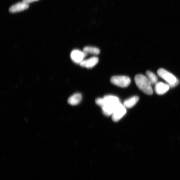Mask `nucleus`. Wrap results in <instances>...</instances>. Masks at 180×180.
I'll return each instance as SVG.
<instances>
[{"mask_svg":"<svg viewBox=\"0 0 180 180\" xmlns=\"http://www.w3.org/2000/svg\"><path fill=\"white\" fill-rule=\"evenodd\" d=\"M29 7L28 3L23 2H20L14 4L9 9V11L11 13L17 12L26 10Z\"/></svg>","mask_w":180,"mask_h":180,"instance_id":"8","label":"nucleus"},{"mask_svg":"<svg viewBox=\"0 0 180 180\" xmlns=\"http://www.w3.org/2000/svg\"><path fill=\"white\" fill-rule=\"evenodd\" d=\"M147 79L152 85H155L158 82V78L153 72L150 71H147L146 73Z\"/></svg>","mask_w":180,"mask_h":180,"instance_id":"12","label":"nucleus"},{"mask_svg":"<svg viewBox=\"0 0 180 180\" xmlns=\"http://www.w3.org/2000/svg\"><path fill=\"white\" fill-rule=\"evenodd\" d=\"M126 113V109L121 103L116 106L112 114V119L114 122H118L122 119Z\"/></svg>","mask_w":180,"mask_h":180,"instance_id":"5","label":"nucleus"},{"mask_svg":"<svg viewBox=\"0 0 180 180\" xmlns=\"http://www.w3.org/2000/svg\"><path fill=\"white\" fill-rule=\"evenodd\" d=\"M99 62V58L96 57H92L88 59L84 60L80 64V66L88 69L94 67Z\"/></svg>","mask_w":180,"mask_h":180,"instance_id":"9","label":"nucleus"},{"mask_svg":"<svg viewBox=\"0 0 180 180\" xmlns=\"http://www.w3.org/2000/svg\"><path fill=\"white\" fill-rule=\"evenodd\" d=\"M157 73L160 77L167 82L170 88H173L179 84V80L176 76L164 69H159Z\"/></svg>","mask_w":180,"mask_h":180,"instance_id":"3","label":"nucleus"},{"mask_svg":"<svg viewBox=\"0 0 180 180\" xmlns=\"http://www.w3.org/2000/svg\"><path fill=\"white\" fill-rule=\"evenodd\" d=\"M38 1L39 0H22V2L28 4Z\"/></svg>","mask_w":180,"mask_h":180,"instance_id":"14","label":"nucleus"},{"mask_svg":"<svg viewBox=\"0 0 180 180\" xmlns=\"http://www.w3.org/2000/svg\"><path fill=\"white\" fill-rule=\"evenodd\" d=\"M112 84L121 87L129 86L131 82L130 78L126 76H114L110 79Z\"/></svg>","mask_w":180,"mask_h":180,"instance_id":"4","label":"nucleus"},{"mask_svg":"<svg viewBox=\"0 0 180 180\" xmlns=\"http://www.w3.org/2000/svg\"><path fill=\"white\" fill-rule=\"evenodd\" d=\"M87 55V53L84 51L75 50L73 51L71 53V57L72 60L76 64H80L84 60Z\"/></svg>","mask_w":180,"mask_h":180,"instance_id":"6","label":"nucleus"},{"mask_svg":"<svg viewBox=\"0 0 180 180\" xmlns=\"http://www.w3.org/2000/svg\"><path fill=\"white\" fill-rule=\"evenodd\" d=\"M134 81L138 88L144 93L148 95L153 94V92L152 85L146 76L143 75H138L135 76Z\"/></svg>","mask_w":180,"mask_h":180,"instance_id":"2","label":"nucleus"},{"mask_svg":"<svg viewBox=\"0 0 180 180\" xmlns=\"http://www.w3.org/2000/svg\"><path fill=\"white\" fill-rule=\"evenodd\" d=\"M170 87L167 84L162 82H158L155 85V91L157 94L162 95L165 94L168 91Z\"/></svg>","mask_w":180,"mask_h":180,"instance_id":"7","label":"nucleus"},{"mask_svg":"<svg viewBox=\"0 0 180 180\" xmlns=\"http://www.w3.org/2000/svg\"><path fill=\"white\" fill-rule=\"evenodd\" d=\"M139 100V98L138 96H134L124 101L123 105L126 108H131L137 104Z\"/></svg>","mask_w":180,"mask_h":180,"instance_id":"11","label":"nucleus"},{"mask_svg":"<svg viewBox=\"0 0 180 180\" xmlns=\"http://www.w3.org/2000/svg\"><path fill=\"white\" fill-rule=\"evenodd\" d=\"M82 96L80 93H76L73 95L68 99V103L72 105L79 104L81 100Z\"/></svg>","mask_w":180,"mask_h":180,"instance_id":"10","label":"nucleus"},{"mask_svg":"<svg viewBox=\"0 0 180 180\" xmlns=\"http://www.w3.org/2000/svg\"><path fill=\"white\" fill-rule=\"evenodd\" d=\"M95 103L101 107L103 112L106 116H111L113 112L120 102L118 97L113 95H107L103 98L96 100Z\"/></svg>","mask_w":180,"mask_h":180,"instance_id":"1","label":"nucleus"},{"mask_svg":"<svg viewBox=\"0 0 180 180\" xmlns=\"http://www.w3.org/2000/svg\"><path fill=\"white\" fill-rule=\"evenodd\" d=\"M83 51L86 53H90L94 55H98L100 52V50L98 48L92 46H86L83 49Z\"/></svg>","mask_w":180,"mask_h":180,"instance_id":"13","label":"nucleus"}]
</instances>
